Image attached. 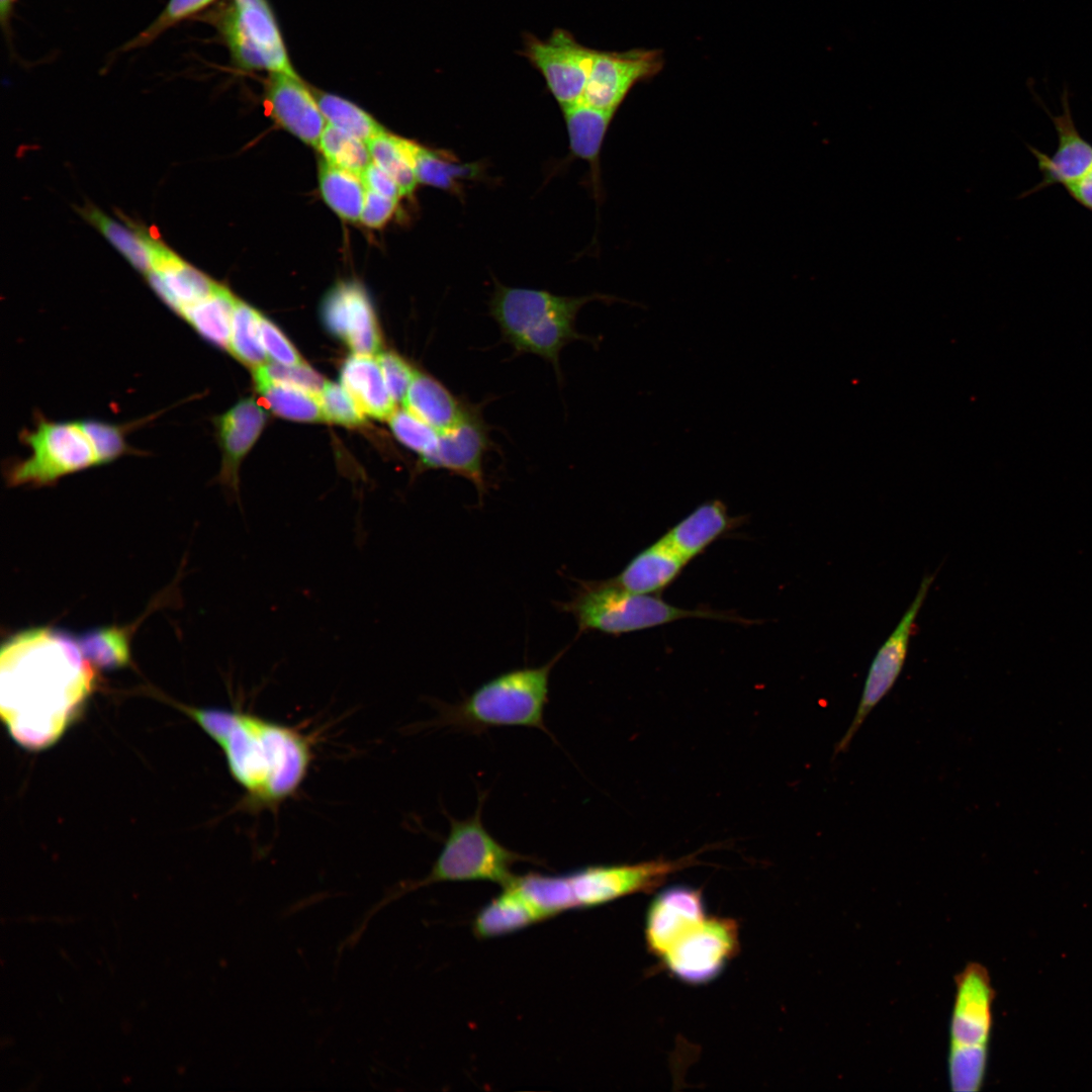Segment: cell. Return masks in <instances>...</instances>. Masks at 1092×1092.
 I'll use <instances>...</instances> for the list:
<instances>
[{
	"mask_svg": "<svg viewBox=\"0 0 1092 1092\" xmlns=\"http://www.w3.org/2000/svg\"><path fill=\"white\" fill-rule=\"evenodd\" d=\"M318 400L325 421L347 427H358L366 421L364 412L343 385L326 382Z\"/></svg>",
	"mask_w": 1092,
	"mask_h": 1092,
	"instance_id": "obj_41",
	"label": "cell"
},
{
	"mask_svg": "<svg viewBox=\"0 0 1092 1092\" xmlns=\"http://www.w3.org/2000/svg\"><path fill=\"white\" fill-rule=\"evenodd\" d=\"M77 644L83 656L95 667L117 669L130 663L128 631L112 626L81 634Z\"/></svg>",
	"mask_w": 1092,
	"mask_h": 1092,
	"instance_id": "obj_34",
	"label": "cell"
},
{
	"mask_svg": "<svg viewBox=\"0 0 1092 1092\" xmlns=\"http://www.w3.org/2000/svg\"><path fill=\"white\" fill-rule=\"evenodd\" d=\"M259 327L263 347L270 359L282 365L303 363L293 345L272 322L260 315Z\"/></svg>",
	"mask_w": 1092,
	"mask_h": 1092,
	"instance_id": "obj_44",
	"label": "cell"
},
{
	"mask_svg": "<svg viewBox=\"0 0 1092 1092\" xmlns=\"http://www.w3.org/2000/svg\"><path fill=\"white\" fill-rule=\"evenodd\" d=\"M388 422L395 438L420 458L429 455L436 448L440 432L406 408L395 410Z\"/></svg>",
	"mask_w": 1092,
	"mask_h": 1092,
	"instance_id": "obj_40",
	"label": "cell"
},
{
	"mask_svg": "<svg viewBox=\"0 0 1092 1092\" xmlns=\"http://www.w3.org/2000/svg\"><path fill=\"white\" fill-rule=\"evenodd\" d=\"M361 178L368 190L397 201L402 196L394 179L373 162L364 170Z\"/></svg>",
	"mask_w": 1092,
	"mask_h": 1092,
	"instance_id": "obj_46",
	"label": "cell"
},
{
	"mask_svg": "<svg viewBox=\"0 0 1092 1092\" xmlns=\"http://www.w3.org/2000/svg\"><path fill=\"white\" fill-rule=\"evenodd\" d=\"M660 537L637 553L616 576V585L635 594L657 595L669 586L688 564Z\"/></svg>",
	"mask_w": 1092,
	"mask_h": 1092,
	"instance_id": "obj_23",
	"label": "cell"
},
{
	"mask_svg": "<svg viewBox=\"0 0 1092 1092\" xmlns=\"http://www.w3.org/2000/svg\"><path fill=\"white\" fill-rule=\"evenodd\" d=\"M322 318L327 330L357 355L379 354L381 337L364 288L356 282L335 285L325 296Z\"/></svg>",
	"mask_w": 1092,
	"mask_h": 1092,
	"instance_id": "obj_16",
	"label": "cell"
},
{
	"mask_svg": "<svg viewBox=\"0 0 1092 1092\" xmlns=\"http://www.w3.org/2000/svg\"><path fill=\"white\" fill-rule=\"evenodd\" d=\"M18 438L30 455L6 462L4 475L10 486L54 485L66 475L98 465L80 420L54 421L35 412L32 428L22 429Z\"/></svg>",
	"mask_w": 1092,
	"mask_h": 1092,
	"instance_id": "obj_8",
	"label": "cell"
},
{
	"mask_svg": "<svg viewBox=\"0 0 1092 1092\" xmlns=\"http://www.w3.org/2000/svg\"><path fill=\"white\" fill-rule=\"evenodd\" d=\"M94 666L76 639L49 627L9 638L0 653V713L21 746L54 744L95 687Z\"/></svg>",
	"mask_w": 1092,
	"mask_h": 1092,
	"instance_id": "obj_1",
	"label": "cell"
},
{
	"mask_svg": "<svg viewBox=\"0 0 1092 1092\" xmlns=\"http://www.w3.org/2000/svg\"><path fill=\"white\" fill-rule=\"evenodd\" d=\"M341 383L356 400L365 415L388 420L395 411L380 365L372 356L349 357L341 368Z\"/></svg>",
	"mask_w": 1092,
	"mask_h": 1092,
	"instance_id": "obj_25",
	"label": "cell"
},
{
	"mask_svg": "<svg viewBox=\"0 0 1092 1092\" xmlns=\"http://www.w3.org/2000/svg\"><path fill=\"white\" fill-rule=\"evenodd\" d=\"M935 575H925L916 596L900 622L877 651L866 677L857 710L846 732L836 744L834 754L845 752L873 709L892 690L905 664L916 618Z\"/></svg>",
	"mask_w": 1092,
	"mask_h": 1092,
	"instance_id": "obj_12",
	"label": "cell"
},
{
	"mask_svg": "<svg viewBox=\"0 0 1092 1092\" xmlns=\"http://www.w3.org/2000/svg\"><path fill=\"white\" fill-rule=\"evenodd\" d=\"M993 999L991 980L982 965L969 964L957 976L947 1062L954 1092H976L984 1082Z\"/></svg>",
	"mask_w": 1092,
	"mask_h": 1092,
	"instance_id": "obj_7",
	"label": "cell"
},
{
	"mask_svg": "<svg viewBox=\"0 0 1092 1092\" xmlns=\"http://www.w3.org/2000/svg\"><path fill=\"white\" fill-rule=\"evenodd\" d=\"M147 281L159 298L177 315L210 295L218 286L210 277L161 244Z\"/></svg>",
	"mask_w": 1092,
	"mask_h": 1092,
	"instance_id": "obj_20",
	"label": "cell"
},
{
	"mask_svg": "<svg viewBox=\"0 0 1092 1092\" xmlns=\"http://www.w3.org/2000/svg\"><path fill=\"white\" fill-rule=\"evenodd\" d=\"M214 0H169L162 12L144 30L123 44L120 52L147 47L171 27L201 11Z\"/></svg>",
	"mask_w": 1092,
	"mask_h": 1092,
	"instance_id": "obj_39",
	"label": "cell"
},
{
	"mask_svg": "<svg viewBox=\"0 0 1092 1092\" xmlns=\"http://www.w3.org/2000/svg\"><path fill=\"white\" fill-rule=\"evenodd\" d=\"M318 181L323 198L339 216L360 220L367 191L361 176L324 161Z\"/></svg>",
	"mask_w": 1092,
	"mask_h": 1092,
	"instance_id": "obj_31",
	"label": "cell"
},
{
	"mask_svg": "<svg viewBox=\"0 0 1092 1092\" xmlns=\"http://www.w3.org/2000/svg\"><path fill=\"white\" fill-rule=\"evenodd\" d=\"M694 855L635 864H599L558 875L566 909L590 908L624 896L649 892L689 864Z\"/></svg>",
	"mask_w": 1092,
	"mask_h": 1092,
	"instance_id": "obj_9",
	"label": "cell"
},
{
	"mask_svg": "<svg viewBox=\"0 0 1092 1092\" xmlns=\"http://www.w3.org/2000/svg\"><path fill=\"white\" fill-rule=\"evenodd\" d=\"M376 359L391 397L395 403L403 402L417 370L401 356L391 351L377 354Z\"/></svg>",
	"mask_w": 1092,
	"mask_h": 1092,
	"instance_id": "obj_43",
	"label": "cell"
},
{
	"mask_svg": "<svg viewBox=\"0 0 1092 1092\" xmlns=\"http://www.w3.org/2000/svg\"><path fill=\"white\" fill-rule=\"evenodd\" d=\"M317 148L325 161L359 176L372 162L365 142L327 123Z\"/></svg>",
	"mask_w": 1092,
	"mask_h": 1092,
	"instance_id": "obj_37",
	"label": "cell"
},
{
	"mask_svg": "<svg viewBox=\"0 0 1092 1092\" xmlns=\"http://www.w3.org/2000/svg\"><path fill=\"white\" fill-rule=\"evenodd\" d=\"M1065 187L1079 203L1092 210V168Z\"/></svg>",
	"mask_w": 1092,
	"mask_h": 1092,
	"instance_id": "obj_47",
	"label": "cell"
},
{
	"mask_svg": "<svg viewBox=\"0 0 1092 1092\" xmlns=\"http://www.w3.org/2000/svg\"><path fill=\"white\" fill-rule=\"evenodd\" d=\"M663 66L660 51L635 49L626 52L595 51L586 87L580 101L597 108L617 111L630 90L654 77Z\"/></svg>",
	"mask_w": 1092,
	"mask_h": 1092,
	"instance_id": "obj_14",
	"label": "cell"
},
{
	"mask_svg": "<svg viewBox=\"0 0 1092 1092\" xmlns=\"http://www.w3.org/2000/svg\"><path fill=\"white\" fill-rule=\"evenodd\" d=\"M254 379H265L295 386L318 397L325 385L324 378L308 365H282L265 363L253 369Z\"/></svg>",
	"mask_w": 1092,
	"mask_h": 1092,
	"instance_id": "obj_42",
	"label": "cell"
},
{
	"mask_svg": "<svg viewBox=\"0 0 1092 1092\" xmlns=\"http://www.w3.org/2000/svg\"><path fill=\"white\" fill-rule=\"evenodd\" d=\"M187 713L221 748L244 792V810L274 811L298 792L314 757L308 736L244 710L191 708Z\"/></svg>",
	"mask_w": 1092,
	"mask_h": 1092,
	"instance_id": "obj_2",
	"label": "cell"
},
{
	"mask_svg": "<svg viewBox=\"0 0 1092 1092\" xmlns=\"http://www.w3.org/2000/svg\"><path fill=\"white\" fill-rule=\"evenodd\" d=\"M598 298L615 300L603 294L569 297L496 283L489 308L504 340L516 352L537 355L558 370L560 351L568 343L586 338L575 329L577 312Z\"/></svg>",
	"mask_w": 1092,
	"mask_h": 1092,
	"instance_id": "obj_3",
	"label": "cell"
},
{
	"mask_svg": "<svg viewBox=\"0 0 1092 1092\" xmlns=\"http://www.w3.org/2000/svg\"><path fill=\"white\" fill-rule=\"evenodd\" d=\"M544 920L539 909L513 881L478 911L472 921V931L477 938H492Z\"/></svg>",
	"mask_w": 1092,
	"mask_h": 1092,
	"instance_id": "obj_24",
	"label": "cell"
},
{
	"mask_svg": "<svg viewBox=\"0 0 1092 1092\" xmlns=\"http://www.w3.org/2000/svg\"><path fill=\"white\" fill-rule=\"evenodd\" d=\"M1064 111L1052 116L1059 134V145L1052 157L1031 149L1043 174L1039 187L1055 183L1064 186L1077 180L1092 168V146L1078 132L1069 109L1068 98L1063 96Z\"/></svg>",
	"mask_w": 1092,
	"mask_h": 1092,
	"instance_id": "obj_22",
	"label": "cell"
},
{
	"mask_svg": "<svg viewBox=\"0 0 1092 1092\" xmlns=\"http://www.w3.org/2000/svg\"><path fill=\"white\" fill-rule=\"evenodd\" d=\"M489 446L488 430L480 411L467 404L462 420L452 429L440 432L436 448L420 458V468L444 469L468 479L482 503L487 488L483 459Z\"/></svg>",
	"mask_w": 1092,
	"mask_h": 1092,
	"instance_id": "obj_15",
	"label": "cell"
},
{
	"mask_svg": "<svg viewBox=\"0 0 1092 1092\" xmlns=\"http://www.w3.org/2000/svg\"><path fill=\"white\" fill-rule=\"evenodd\" d=\"M482 804L483 799L480 797L477 810L464 820L449 817V833L429 874L421 880L406 882L389 890L364 914L360 924L352 932L355 938H360L374 914L408 892L442 882L486 881L505 888L516 878L512 872L515 863H541L532 856L504 846L485 829L481 821Z\"/></svg>",
	"mask_w": 1092,
	"mask_h": 1092,
	"instance_id": "obj_5",
	"label": "cell"
},
{
	"mask_svg": "<svg viewBox=\"0 0 1092 1092\" xmlns=\"http://www.w3.org/2000/svg\"><path fill=\"white\" fill-rule=\"evenodd\" d=\"M557 608L574 618L579 634L601 632L619 636L690 618L752 623L735 614L708 608H679L656 595L628 592L610 579L579 581L570 600L557 603Z\"/></svg>",
	"mask_w": 1092,
	"mask_h": 1092,
	"instance_id": "obj_6",
	"label": "cell"
},
{
	"mask_svg": "<svg viewBox=\"0 0 1092 1092\" xmlns=\"http://www.w3.org/2000/svg\"><path fill=\"white\" fill-rule=\"evenodd\" d=\"M260 315L256 309L237 299L229 351L241 363L253 369L265 364L268 358L260 337Z\"/></svg>",
	"mask_w": 1092,
	"mask_h": 1092,
	"instance_id": "obj_35",
	"label": "cell"
},
{
	"mask_svg": "<svg viewBox=\"0 0 1092 1092\" xmlns=\"http://www.w3.org/2000/svg\"><path fill=\"white\" fill-rule=\"evenodd\" d=\"M367 146L372 162L394 179L402 196L412 194L419 182L403 152L400 138L383 130L367 142Z\"/></svg>",
	"mask_w": 1092,
	"mask_h": 1092,
	"instance_id": "obj_38",
	"label": "cell"
},
{
	"mask_svg": "<svg viewBox=\"0 0 1092 1092\" xmlns=\"http://www.w3.org/2000/svg\"><path fill=\"white\" fill-rule=\"evenodd\" d=\"M737 924L728 918H705L661 959L678 979L693 984L717 977L738 947Z\"/></svg>",
	"mask_w": 1092,
	"mask_h": 1092,
	"instance_id": "obj_13",
	"label": "cell"
},
{
	"mask_svg": "<svg viewBox=\"0 0 1092 1092\" xmlns=\"http://www.w3.org/2000/svg\"><path fill=\"white\" fill-rule=\"evenodd\" d=\"M254 380L267 406L277 416L296 422L324 420L317 396L288 384L265 379Z\"/></svg>",
	"mask_w": 1092,
	"mask_h": 1092,
	"instance_id": "obj_33",
	"label": "cell"
},
{
	"mask_svg": "<svg viewBox=\"0 0 1092 1092\" xmlns=\"http://www.w3.org/2000/svg\"><path fill=\"white\" fill-rule=\"evenodd\" d=\"M160 414L156 413L122 424L91 418L80 420V423L92 444L98 465H101L111 463L124 455H145V451L130 446L127 436L131 431L153 421Z\"/></svg>",
	"mask_w": 1092,
	"mask_h": 1092,
	"instance_id": "obj_32",
	"label": "cell"
},
{
	"mask_svg": "<svg viewBox=\"0 0 1092 1092\" xmlns=\"http://www.w3.org/2000/svg\"><path fill=\"white\" fill-rule=\"evenodd\" d=\"M595 51L566 29L555 28L545 39L526 33L520 54L542 75L561 108L582 99Z\"/></svg>",
	"mask_w": 1092,
	"mask_h": 1092,
	"instance_id": "obj_11",
	"label": "cell"
},
{
	"mask_svg": "<svg viewBox=\"0 0 1092 1092\" xmlns=\"http://www.w3.org/2000/svg\"><path fill=\"white\" fill-rule=\"evenodd\" d=\"M236 302L234 294L218 284L210 295L185 309L180 317L203 340L229 350Z\"/></svg>",
	"mask_w": 1092,
	"mask_h": 1092,
	"instance_id": "obj_29",
	"label": "cell"
},
{
	"mask_svg": "<svg viewBox=\"0 0 1092 1092\" xmlns=\"http://www.w3.org/2000/svg\"><path fill=\"white\" fill-rule=\"evenodd\" d=\"M403 404L439 432L455 427L464 417L467 406L438 379L421 371L416 372Z\"/></svg>",
	"mask_w": 1092,
	"mask_h": 1092,
	"instance_id": "obj_27",
	"label": "cell"
},
{
	"mask_svg": "<svg viewBox=\"0 0 1092 1092\" xmlns=\"http://www.w3.org/2000/svg\"><path fill=\"white\" fill-rule=\"evenodd\" d=\"M266 421V412L251 397L241 399L213 420L222 454L218 480L236 494L240 463L259 438Z\"/></svg>",
	"mask_w": 1092,
	"mask_h": 1092,
	"instance_id": "obj_19",
	"label": "cell"
},
{
	"mask_svg": "<svg viewBox=\"0 0 1092 1092\" xmlns=\"http://www.w3.org/2000/svg\"><path fill=\"white\" fill-rule=\"evenodd\" d=\"M82 215L93 224L122 256L140 272L153 269L157 240L146 232L129 229L94 207L82 209Z\"/></svg>",
	"mask_w": 1092,
	"mask_h": 1092,
	"instance_id": "obj_30",
	"label": "cell"
},
{
	"mask_svg": "<svg viewBox=\"0 0 1092 1092\" xmlns=\"http://www.w3.org/2000/svg\"><path fill=\"white\" fill-rule=\"evenodd\" d=\"M705 918V904L699 890L682 885L662 890L650 903L646 915L649 949L662 958Z\"/></svg>",
	"mask_w": 1092,
	"mask_h": 1092,
	"instance_id": "obj_17",
	"label": "cell"
},
{
	"mask_svg": "<svg viewBox=\"0 0 1092 1092\" xmlns=\"http://www.w3.org/2000/svg\"><path fill=\"white\" fill-rule=\"evenodd\" d=\"M743 523L730 516L720 499L708 500L670 528L662 538L687 562L701 555L712 543Z\"/></svg>",
	"mask_w": 1092,
	"mask_h": 1092,
	"instance_id": "obj_21",
	"label": "cell"
},
{
	"mask_svg": "<svg viewBox=\"0 0 1092 1092\" xmlns=\"http://www.w3.org/2000/svg\"><path fill=\"white\" fill-rule=\"evenodd\" d=\"M396 204L397 200L367 189L360 220L369 228H380L393 215Z\"/></svg>",
	"mask_w": 1092,
	"mask_h": 1092,
	"instance_id": "obj_45",
	"label": "cell"
},
{
	"mask_svg": "<svg viewBox=\"0 0 1092 1092\" xmlns=\"http://www.w3.org/2000/svg\"><path fill=\"white\" fill-rule=\"evenodd\" d=\"M572 154L589 163L594 187L600 189V155L615 111L594 107L582 101L561 108Z\"/></svg>",
	"mask_w": 1092,
	"mask_h": 1092,
	"instance_id": "obj_26",
	"label": "cell"
},
{
	"mask_svg": "<svg viewBox=\"0 0 1092 1092\" xmlns=\"http://www.w3.org/2000/svg\"><path fill=\"white\" fill-rule=\"evenodd\" d=\"M565 649L540 666H525L483 682L457 704L441 705L439 726L478 733L494 727L523 726L549 734L544 723L550 673Z\"/></svg>",
	"mask_w": 1092,
	"mask_h": 1092,
	"instance_id": "obj_4",
	"label": "cell"
},
{
	"mask_svg": "<svg viewBox=\"0 0 1092 1092\" xmlns=\"http://www.w3.org/2000/svg\"><path fill=\"white\" fill-rule=\"evenodd\" d=\"M17 0H0V19L4 33H10V19Z\"/></svg>",
	"mask_w": 1092,
	"mask_h": 1092,
	"instance_id": "obj_48",
	"label": "cell"
},
{
	"mask_svg": "<svg viewBox=\"0 0 1092 1092\" xmlns=\"http://www.w3.org/2000/svg\"><path fill=\"white\" fill-rule=\"evenodd\" d=\"M220 29L240 67L296 75L266 0H233Z\"/></svg>",
	"mask_w": 1092,
	"mask_h": 1092,
	"instance_id": "obj_10",
	"label": "cell"
},
{
	"mask_svg": "<svg viewBox=\"0 0 1092 1092\" xmlns=\"http://www.w3.org/2000/svg\"><path fill=\"white\" fill-rule=\"evenodd\" d=\"M400 143L419 183L459 193L462 181L476 177L479 171L477 164L460 163L445 151L429 149L403 138Z\"/></svg>",
	"mask_w": 1092,
	"mask_h": 1092,
	"instance_id": "obj_28",
	"label": "cell"
},
{
	"mask_svg": "<svg viewBox=\"0 0 1092 1092\" xmlns=\"http://www.w3.org/2000/svg\"><path fill=\"white\" fill-rule=\"evenodd\" d=\"M267 102L275 120L305 144L317 147L327 126L315 96L297 75L271 73Z\"/></svg>",
	"mask_w": 1092,
	"mask_h": 1092,
	"instance_id": "obj_18",
	"label": "cell"
},
{
	"mask_svg": "<svg viewBox=\"0 0 1092 1092\" xmlns=\"http://www.w3.org/2000/svg\"><path fill=\"white\" fill-rule=\"evenodd\" d=\"M315 99L329 124L366 144L384 130L367 112L348 100L327 93L317 94Z\"/></svg>",
	"mask_w": 1092,
	"mask_h": 1092,
	"instance_id": "obj_36",
	"label": "cell"
}]
</instances>
